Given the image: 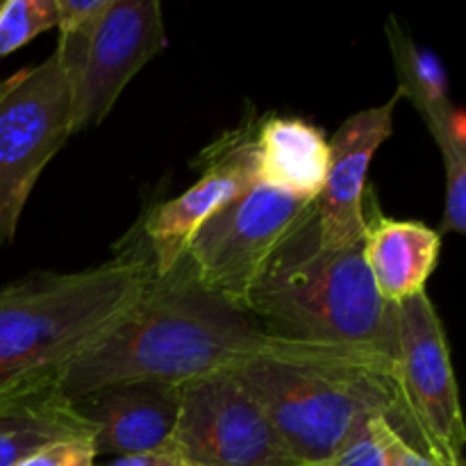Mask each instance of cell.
I'll list each match as a JSON object with an SVG mask.
<instances>
[{
    "instance_id": "1",
    "label": "cell",
    "mask_w": 466,
    "mask_h": 466,
    "mask_svg": "<svg viewBox=\"0 0 466 466\" xmlns=\"http://www.w3.org/2000/svg\"><path fill=\"white\" fill-rule=\"evenodd\" d=\"M271 341L246 309L205 287L182 255L168 271H150L135 308L66 369L59 391L77 400L121 382L182 387L232 369Z\"/></svg>"
},
{
    "instance_id": "2",
    "label": "cell",
    "mask_w": 466,
    "mask_h": 466,
    "mask_svg": "<svg viewBox=\"0 0 466 466\" xmlns=\"http://www.w3.org/2000/svg\"><path fill=\"white\" fill-rule=\"evenodd\" d=\"M153 264L141 237L121 255L73 273L39 271L0 287V399L59 387L144 294Z\"/></svg>"
},
{
    "instance_id": "3",
    "label": "cell",
    "mask_w": 466,
    "mask_h": 466,
    "mask_svg": "<svg viewBox=\"0 0 466 466\" xmlns=\"http://www.w3.org/2000/svg\"><path fill=\"white\" fill-rule=\"evenodd\" d=\"M230 371L303 466L328 462L371 419H403L396 362L371 350L273 339Z\"/></svg>"
},
{
    "instance_id": "4",
    "label": "cell",
    "mask_w": 466,
    "mask_h": 466,
    "mask_svg": "<svg viewBox=\"0 0 466 466\" xmlns=\"http://www.w3.org/2000/svg\"><path fill=\"white\" fill-rule=\"evenodd\" d=\"M246 309L273 339L371 350L396 362L399 309L378 294L362 244L321 239L317 208L262 268Z\"/></svg>"
},
{
    "instance_id": "5",
    "label": "cell",
    "mask_w": 466,
    "mask_h": 466,
    "mask_svg": "<svg viewBox=\"0 0 466 466\" xmlns=\"http://www.w3.org/2000/svg\"><path fill=\"white\" fill-rule=\"evenodd\" d=\"M396 309V385L403 405L396 431L437 466H464L466 428L444 323L428 291Z\"/></svg>"
},
{
    "instance_id": "6",
    "label": "cell",
    "mask_w": 466,
    "mask_h": 466,
    "mask_svg": "<svg viewBox=\"0 0 466 466\" xmlns=\"http://www.w3.org/2000/svg\"><path fill=\"white\" fill-rule=\"evenodd\" d=\"M162 5L109 0L91 30L59 35V64L73 96V135L100 126L132 77L167 48Z\"/></svg>"
},
{
    "instance_id": "7",
    "label": "cell",
    "mask_w": 466,
    "mask_h": 466,
    "mask_svg": "<svg viewBox=\"0 0 466 466\" xmlns=\"http://www.w3.org/2000/svg\"><path fill=\"white\" fill-rule=\"evenodd\" d=\"M312 212L314 203L255 182L191 235L185 258L205 287L246 309L262 268Z\"/></svg>"
},
{
    "instance_id": "8",
    "label": "cell",
    "mask_w": 466,
    "mask_h": 466,
    "mask_svg": "<svg viewBox=\"0 0 466 466\" xmlns=\"http://www.w3.org/2000/svg\"><path fill=\"white\" fill-rule=\"evenodd\" d=\"M73 135V96L57 53L21 68L0 98V246L16 235L36 180Z\"/></svg>"
},
{
    "instance_id": "9",
    "label": "cell",
    "mask_w": 466,
    "mask_h": 466,
    "mask_svg": "<svg viewBox=\"0 0 466 466\" xmlns=\"http://www.w3.org/2000/svg\"><path fill=\"white\" fill-rule=\"evenodd\" d=\"M168 444L200 466H303L230 369L180 387Z\"/></svg>"
},
{
    "instance_id": "10",
    "label": "cell",
    "mask_w": 466,
    "mask_h": 466,
    "mask_svg": "<svg viewBox=\"0 0 466 466\" xmlns=\"http://www.w3.org/2000/svg\"><path fill=\"white\" fill-rule=\"evenodd\" d=\"M255 121L226 132L203 150L194 167L200 176L180 196L155 205L141 221V239L155 273H164L185 255L191 235L212 214L258 182Z\"/></svg>"
},
{
    "instance_id": "11",
    "label": "cell",
    "mask_w": 466,
    "mask_h": 466,
    "mask_svg": "<svg viewBox=\"0 0 466 466\" xmlns=\"http://www.w3.org/2000/svg\"><path fill=\"white\" fill-rule=\"evenodd\" d=\"M399 100L400 96L394 94L387 103L350 114L332 139H328L330 167L326 185L314 203L319 235L326 244H362L369 167L378 148L394 132V112Z\"/></svg>"
},
{
    "instance_id": "12",
    "label": "cell",
    "mask_w": 466,
    "mask_h": 466,
    "mask_svg": "<svg viewBox=\"0 0 466 466\" xmlns=\"http://www.w3.org/2000/svg\"><path fill=\"white\" fill-rule=\"evenodd\" d=\"M94 428L98 455H139L168 444L180 414V387L157 382H121L71 400Z\"/></svg>"
},
{
    "instance_id": "13",
    "label": "cell",
    "mask_w": 466,
    "mask_h": 466,
    "mask_svg": "<svg viewBox=\"0 0 466 466\" xmlns=\"http://www.w3.org/2000/svg\"><path fill=\"white\" fill-rule=\"evenodd\" d=\"M441 235L421 221H403L382 214L373 191L364 198L362 255L382 300L400 305L419 294L437 268Z\"/></svg>"
},
{
    "instance_id": "14",
    "label": "cell",
    "mask_w": 466,
    "mask_h": 466,
    "mask_svg": "<svg viewBox=\"0 0 466 466\" xmlns=\"http://www.w3.org/2000/svg\"><path fill=\"white\" fill-rule=\"evenodd\" d=\"M258 182L317 203L330 167L326 135L312 123L294 116H267L255 126Z\"/></svg>"
},
{
    "instance_id": "15",
    "label": "cell",
    "mask_w": 466,
    "mask_h": 466,
    "mask_svg": "<svg viewBox=\"0 0 466 466\" xmlns=\"http://www.w3.org/2000/svg\"><path fill=\"white\" fill-rule=\"evenodd\" d=\"M71 437L94 440V428L57 385L0 399V466H14L32 451Z\"/></svg>"
},
{
    "instance_id": "16",
    "label": "cell",
    "mask_w": 466,
    "mask_h": 466,
    "mask_svg": "<svg viewBox=\"0 0 466 466\" xmlns=\"http://www.w3.org/2000/svg\"><path fill=\"white\" fill-rule=\"evenodd\" d=\"M385 35L399 77L396 94L414 105L431 135L437 137L462 123V112L451 103L449 76L441 59L417 44L394 16L387 18Z\"/></svg>"
},
{
    "instance_id": "17",
    "label": "cell",
    "mask_w": 466,
    "mask_h": 466,
    "mask_svg": "<svg viewBox=\"0 0 466 466\" xmlns=\"http://www.w3.org/2000/svg\"><path fill=\"white\" fill-rule=\"evenodd\" d=\"M57 27L55 0H3L0 5V57L16 53L39 35Z\"/></svg>"
},
{
    "instance_id": "18",
    "label": "cell",
    "mask_w": 466,
    "mask_h": 466,
    "mask_svg": "<svg viewBox=\"0 0 466 466\" xmlns=\"http://www.w3.org/2000/svg\"><path fill=\"white\" fill-rule=\"evenodd\" d=\"M446 171V198L441 228L437 232H466V148L441 155Z\"/></svg>"
},
{
    "instance_id": "19",
    "label": "cell",
    "mask_w": 466,
    "mask_h": 466,
    "mask_svg": "<svg viewBox=\"0 0 466 466\" xmlns=\"http://www.w3.org/2000/svg\"><path fill=\"white\" fill-rule=\"evenodd\" d=\"M14 466H96V451L91 437L50 441L32 451Z\"/></svg>"
},
{
    "instance_id": "20",
    "label": "cell",
    "mask_w": 466,
    "mask_h": 466,
    "mask_svg": "<svg viewBox=\"0 0 466 466\" xmlns=\"http://www.w3.org/2000/svg\"><path fill=\"white\" fill-rule=\"evenodd\" d=\"M369 426H371V435L380 449L385 466H437L412 441L405 440L385 417L371 419Z\"/></svg>"
},
{
    "instance_id": "21",
    "label": "cell",
    "mask_w": 466,
    "mask_h": 466,
    "mask_svg": "<svg viewBox=\"0 0 466 466\" xmlns=\"http://www.w3.org/2000/svg\"><path fill=\"white\" fill-rule=\"evenodd\" d=\"M371 423V421H369ZM364 423L358 431L349 435V440L330 455L328 462L321 466H385L382 462V453L378 449L376 440L371 435V426Z\"/></svg>"
},
{
    "instance_id": "22",
    "label": "cell",
    "mask_w": 466,
    "mask_h": 466,
    "mask_svg": "<svg viewBox=\"0 0 466 466\" xmlns=\"http://www.w3.org/2000/svg\"><path fill=\"white\" fill-rule=\"evenodd\" d=\"M57 5V30L59 35L89 30L96 25L109 0H55Z\"/></svg>"
},
{
    "instance_id": "23",
    "label": "cell",
    "mask_w": 466,
    "mask_h": 466,
    "mask_svg": "<svg viewBox=\"0 0 466 466\" xmlns=\"http://www.w3.org/2000/svg\"><path fill=\"white\" fill-rule=\"evenodd\" d=\"M105 466H200V464L187 458V455L180 453L177 449H173L171 444H167L157 451H148V453L123 455V458L112 460V462H107Z\"/></svg>"
},
{
    "instance_id": "24",
    "label": "cell",
    "mask_w": 466,
    "mask_h": 466,
    "mask_svg": "<svg viewBox=\"0 0 466 466\" xmlns=\"http://www.w3.org/2000/svg\"><path fill=\"white\" fill-rule=\"evenodd\" d=\"M18 76H21V71L12 73V76H7V77H0V98H3V96L7 94L9 89H12V86H14V82L18 80Z\"/></svg>"
},
{
    "instance_id": "25",
    "label": "cell",
    "mask_w": 466,
    "mask_h": 466,
    "mask_svg": "<svg viewBox=\"0 0 466 466\" xmlns=\"http://www.w3.org/2000/svg\"><path fill=\"white\" fill-rule=\"evenodd\" d=\"M0 5H3V0H0Z\"/></svg>"
}]
</instances>
